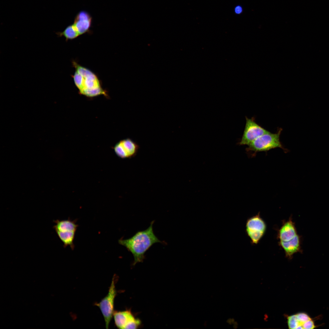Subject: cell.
I'll list each match as a JSON object with an SVG mask.
<instances>
[{
    "instance_id": "1",
    "label": "cell",
    "mask_w": 329,
    "mask_h": 329,
    "mask_svg": "<svg viewBox=\"0 0 329 329\" xmlns=\"http://www.w3.org/2000/svg\"><path fill=\"white\" fill-rule=\"evenodd\" d=\"M154 222V221H151L147 228L138 231L131 237L125 239H121L118 240L119 244L125 246L133 254L134 258L133 265L143 262L145 253L154 244L162 242L154 233L153 228Z\"/></svg>"
},
{
    "instance_id": "2",
    "label": "cell",
    "mask_w": 329,
    "mask_h": 329,
    "mask_svg": "<svg viewBox=\"0 0 329 329\" xmlns=\"http://www.w3.org/2000/svg\"><path fill=\"white\" fill-rule=\"evenodd\" d=\"M278 238L280 246L288 259H292L294 254L301 251L300 237L291 218L283 222L278 230Z\"/></svg>"
},
{
    "instance_id": "3",
    "label": "cell",
    "mask_w": 329,
    "mask_h": 329,
    "mask_svg": "<svg viewBox=\"0 0 329 329\" xmlns=\"http://www.w3.org/2000/svg\"><path fill=\"white\" fill-rule=\"evenodd\" d=\"M73 64L76 71L83 77L81 84L78 88L81 94L90 97L102 94L106 95L97 77L94 73L75 62L73 61Z\"/></svg>"
},
{
    "instance_id": "4",
    "label": "cell",
    "mask_w": 329,
    "mask_h": 329,
    "mask_svg": "<svg viewBox=\"0 0 329 329\" xmlns=\"http://www.w3.org/2000/svg\"><path fill=\"white\" fill-rule=\"evenodd\" d=\"M282 129H278L276 133H273L268 131L255 140L246 148L247 151L254 153L257 152L267 151L271 149L280 148L286 151L280 141V135Z\"/></svg>"
},
{
    "instance_id": "5",
    "label": "cell",
    "mask_w": 329,
    "mask_h": 329,
    "mask_svg": "<svg viewBox=\"0 0 329 329\" xmlns=\"http://www.w3.org/2000/svg\"><path fill=\"white\" fill-rule=\"evenodd\" d=\"M116 276L113 277L107 295L99 303L95 305L100 309L104 319L105 327L108 328L109 324L113 316L115 299L117 295L115 288Z\"/></svg>"
},
{
    "instance_id": "6",
    "label": "cell",
    "mask_w": 329,
    "mask_h": 329,
    "mask_svg": "<svg viewBox=\"0 0 329 329\" xmlns=\"http://www.w3.org/2000/svg\"><path fill=\"white\" fill-rule=\"evenodd\" d=\"M266 228V223L259 213L247 220L246 232L252 244L258 243L265 234Z\"/></svg>"
},
{
    "instance_id": "7",
    "label": "cell",
    "mask_w": 329,
    "mask_h": 329,
    "mask_svg": "<svg viewBox=\"0 0 329 329\" xmlns=\"http://www.w3.org/2000/svg\"><path fill=\"white\" fill-rule=\"evenodd\" d=\"M246 122L243 133L239 144L248 145L255 140L268 131L255 121L254 117H246Z\"/></svg>"
},
{
    "instance_id": "8",
    "label": "cell",
    "mask_w": 329,
    "mask_h": 329,
    "mask_svg": "<svg viewBox=\"0 0 329 329\" xmlns=\"http://www.w3.org/2000/svg\"><path fill=\"white\" fill-rule=\"evenodd\" d=\"M113 316L115 325L119 329H137L141 324L140 320L129 310L115 312Z\"/></svg>"
},
{
    "instance_id": "9",
    "label": "cell",
    "mask_w": 329,
    "mask_h": 329,
    "mask_svg": "<svg viewBox=\"0 0 329 329\" xmlns=\"http://www.w3.org/2000/svg\"><path fill=\"white\" fill-rule=\"evenodd\" d=\"M140 146L132 139L127 138L121 140L115 145L113 149L115 153L122 159H129L135 157Z\"/></svg>"
},
{
    "instance_id": "10",
    "label": "cell",
    "mask_w": 329,
    "mask_h": 329,
    "mask_svg": "<svg viewBox=\"0 0 329 329\" xmlns=\"http://www.w3.org/2000/svg\"><path fill=\"white\" fill-rule=\"evenodd\" d=\"M92 18L87 12L82 11L76 15L73 24L79 35L88 31L91 25Z\"/></svg>"
},
{
    "instance_id": "11",
    "label": "cell",
    "mask_w": 329,
    "mask_h": 329,
    "mask_svg": "<svg viewBox=\"0 0 329 329\" xmlns=\"http://www.w3.org/2000/svg\"><path fill=\"white\" fill-rule=\"evenodd\" d=\"M55 225L53 227L55 232H76L78 225L76 220L72 221L69 218L67 220H53Z\"/></svg>"
},
{
    "instance_id": "12",
    "label": "cell",
    "mask_w": 329,
    "mask_h": 329,
    "mask_svg": "<svg viewBox=\"0 0 329 329\" xmlns=\"http://www.w3.org/2000/svg\"><path fill=\"white\" fill-rule=\"evenodd\" d=\"M76 232H55L57 236L63 244V247L65 248L69 246L72 250L74 248V240Z\"/></svg>"
},
{
    "instance_id": "13",
    "label": "cell",
    "mask_w": 329,
    "mask_h": 329,
    "mask_svg": "<svg viewBox=\"0 0 329 329\" xmlns=\"http://www.w3.org/2000/svg\"><path fill=\"white\" fill-rule=\"evenodd\" d=\"M56 34L59 37H64L66 41L74 39L80 35L73 24L68 26L63 31L58 32Z\"/></svg>"
},
{
    "instance_id": "14",
    "label": "cell",
    "mask_w": 329,
    "mask_h": 329,
    "mask_svg": "<svg viewBox=\"0 0 329 329\" xmlns=\"http://www.w3.org/2000/svg\"><path fill=\"white\" fill-rule=\"evenodd\" d=\"M287 319L289 328L297 329L299 326V324L296 314L288 317Z\"/></svg>"
},
{
    "instance_id": "15",
    "label": "cell",
    "mask_w": 329,
    "mask_h": 329,
    "mask_svg": "<svg viewBox=\"0 0 329 329\" xmlns=\"http://www.w3.org/2000/svg\"><path fill=\"white\" fill-rule=\"evenodd\" d=\"M243 9L242 7L239 5H236L234 8V12L236 15H239L242 12Z\"/></svg>"
}]
</instances>
